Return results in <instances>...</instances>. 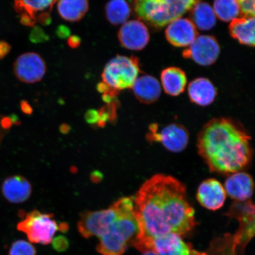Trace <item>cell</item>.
Listing matches in <instances>:
<instances>
[{
    "label": "cell",
    "instance_id": "d4e9b609",
    "mask_svg": "<svg viewBox=\"0 0 255 255\" xmlns=\"http://www.w3.org/2000/svg\"><path fill=\"white\" fill-rule=\"evenodd\" d=\"M213 7L217 17L226 22L237 18L241 11L237 0H215Z\"/></svg>",
    "mask_w": 255,
    "mask_h": 255
},
{
    "label": "cell",
    "instance_id": "8992f818",
    "mask_svg": "<svg viewBox=\"0 0 255 255\" xmlns=\"http://www.w3.org/2000/svg\"><path fill=\"white\" fill-rule=\"evenodd\" d=\"M146 139L151 142L161 143L169 151L180 152L187 147L189 134L186 128L179 124L172 123L162 127L153 124L149 127Z\"/></svg>",
    "mask_w": 255,
    "mask_h": 255
},
{
    "label": "cell",
    "instance_id": "8d00e7d4",
    "mask_svg": "<svg viewBox=\"0 0 255 255\" xmlns=\"http://www.w3.org/2000/svg\"><path fill=\"white\" fill-rule=\"evenodd\" d=\"M69 226L68 225V223L63 222L60 223L59 224V231L60 232L63 233V234H65V233L68 232L69 231Z\"/></svg>",
    "mask_w": 255,
    "mask_h": 255
},
{
    "label": "cell",
    "instance_id": "f1b7e54d",
    "mask_svg": "<svg viewBox=\"0 0 255 255\" xmlns=\"http://www.w3.org/2000/svg\"><path fill=\"white\" fill-rule=\"evenodd\" d=\"M242 14L246 17H255V0H237Z\"/></svg>",
    "mask_w": 255,
    "mask_h": 255
},
{
    "label": "cell",
    "instance_id": "f35d334b",
    "mask_svg": "<svg viewBox=\"0 0 255 255\" xmlns=\"http://www.w3.org/2000/svg\"><path fill=\"white\" fill-rule=\"evenodd\" d=\"M1 118L0 117V143H1V140H2V136H3V132L2 131V129H3L2 128V127L1 126Z\"/></svg>",
    "mask_w": 255,
    "mask_h": 255
},
{
    "label": "cell",
    "instance_id": "484cf974",
    "mask_svg": "<svg viewBox=\"0 0 255 255\" xmlns=\"http://www.w3.org/2000/svg\"><path fill=\"white\" fill-rule=\"evenodd\" d=\"M37 251L30 242L20 239L12 242L8 255H36Z\"/></svg>",
    "mask_w": 255,
    "mask_h": 255
},
{
    "label": "cell",
    "instance_id": "44dd1931",
    "mask_svg": "<svg viewBox=\"0 0 255 255\" xmlns=\"http://www.w3.org/2000/svg\"><path fill=\"white\" fill-rule=\"evenodd\" d=\"M57 5L60 17L70 22L82 20L89 7L88 0H59Z\"/></svg>",
    "mask_w": 255,
    "mask_h": 255
},
{
    "label": "cell",
    "instance_id": "5bb4252c",
    "mask_svg": "<svg viewBox=\"0 0 255 255\" xmlns=\"http://www.w3.org/2000/svg\"><path fill=\"white\" fill-rule=\"evenodd\" d=\"M224 188L226 193L236 202H245L253 196L254 183L250 174L239 171L229 175Z\"/></svg>",
    "mask_w": 255,
    "mask_h": 255
},
{
    "label": "cell",
    "instance_id": "277c9868",
    "mask_svg": "<svg viewBox=\"0 0 255 255\" xmlns=\"http://www.w3.org/2000/svg\"><path fill=\"white\" fill-rule=\"evenodd\" d=\"M139 72V62L136 57L118 55L105 65L101 77L108 87L120 92L132 88Z\"/></svg>",
    "mask_w": 255,
    "mask_h": 255
},
{
    "label": "cell",
    "instance_id": "6da1fadb",
    "mask_svg": "<svg viewBox=\"0 0 255 255\" xmlns=\"http://www.w3.org/2000/svg\"><path fill=\"white\" fill-rule=\"evenodd\" d=\"M133 202L139 233L131 246L137 250L170 232L189 234L197 225L186 186L170 175H153L139 188Z\"/></svg>",
    "mask_w": 255,
    "mask_h": 255
},
{
    "label": "cell",
    "instance_id": "30bf717a",
    "mask_svg": "<svg viewBox=\"0 0 255 255\" xmlns=\"http://www.w3.org/2000/svg\"><path fill=\"white\" fill-rule=\"evenodd\" d=\"M118 37L123 47L131 50H141L147 45L149 33L145 24L139 20L126 21L120 28Z\"/></svg>",
    "mask_w": 255,
    "mask_h": 255
},
{
    "label": "cell",
    "instance_id": "f546056e",
    "mask_svg": "<svg viewBox=\"0 0 255 255\" xmlns=\"http://www.w3.org/2000/svg\"><path fill=\"white\" fill-rule=\"evenodd\" d=\"M37 22L43 25H48L52 23V18L49 11H43L36 15Z\"/></svg>",
    "mask_w": 255,
    "mask_h": 255
},
{
    "label": "cell",
    "instance_id": "7c38bea8",
    "mask_svg": "<svg viewBox=\"0 0 255 255\" xmlns=\"http://www.w3.org/2000/svg\"><path fill=\"white\" fill-rule=\"evenodd\" d=\"M196 197L203 207L215 211L224 205L226 193L224 186L218 180L209 178L200 184Z\"/></svg>",
    "mask_w": 255,
    "mask_h": 255
},
{
    "label": "cell",
    "instance_id": "4316f807",
    "mask_svg": "<svg viewBox=\"0 0 255 255\" xmlns=\"http://www.w3.org/2000/svg\"><path fill=\"white\" fill-rule=\"evenodd\" d=\"M29 39L32 43L38 44L46 42L49 40V37L42 28L34 25L30 31Z\"/></svg>",
    "mask_w": 255,
    "mask_h": 255
},
{
    "label": "cell",
    "instance_id": "52a82bcc",
    "mask_svg": "<svg viewBox=\"0 0 255 255\" xmlns=\"http://www.w3.org/2000/svg\"><path fill=\"white\" fill-rule=\"evenodd\" d=\"M116 215V210L113 205L107 209L86 211L80 215L78 231L85 239L103 237L109 232Z\"/></svg>",
    "mask_w": 255,
    "mask_h": 255
},
{
    "label": "cell",
    "instance_id": "83f0119b",
    "mask_svg": "<svg viewBox=\"0 0 255 255\" xmlns=\"http://www.w3.org/2000/svg\"><path fill=\"white\" fill-rule=\"evenodd\" d=\"M52 242L53 250L57 253H65L68 250L70 247L69 240L65 236H57V237L53 238Z\"/></svg>",
    "mask_w": 255,
    "mask_h": 255
},
{
    "label": "cell",
    "instance_id": "1f68e13d",
    "mask_svg": "<svg viewBox=\"0 0 255 255\" xmlns=\"http://www.w3.org/2000/svg\"><path fill=\"white\" fill-rule=\"evenodd\" d=\"M86 120L90 124H98L99 113L98 111L95 110H89L85 116Z\"/></svg>",
    "mask_w": 255,
    "mask_h": 255
},
{
    "label": "cell",
    "instance_id": "836d02e7",
    "mask_svg": "<svg viewBox=\"0 0 255 255\" xmlns=\"http://www.w3.org/2000/svg\"><path fill=\"white\" fill-rule=\"evenodd\" d=\"M68 44L70 47L72 48V49H76V48H78L81 45V37L76 36V35L70 36L68 39Z\"/></svg>",
    "mask_w": 255,
    "mask_h": 255
},
{
    "label": "cell",
    "instance_id": "2e32d148",
    "mask_svg": "<svg viewBox=\"0 0 255 255\" xmlns=\"http://www.w3.org/2000/svg\"><path fill=\"white\" fill-rule=\"evenodd\" d=\"M31 184L21 175L6 178L1 186V193L9 203H22L29 198L31 194Z\"/></svg>",
    "mask_w": 255,
    "mask_h": 255
},
{
    "label": "cell",
    "instance_id": "ac0fdd59",
    "mask_svg": "<svg viewBox=\"0 0 255 255\" xmlns=\"http://www.w3.org/2000/svg\"><path fill=\"white\" fill-rule=\"evenodd\" d=\"M132 88L137 100L145 104L155 103L161 94L158 80L150 75H143L137 78Z\"/></svg>",
    "mask_w": 255,
    "mask_h": 255
},
{
    "label": "cell",
    "instance_id": "d590c367",
    "mask_svg": "<svg viewBox=\"0 0 255 255\" xmlns=\"http://www.w3.org/2000/svg\"><path fill=\"white\" fill-rule=\"evenodd\" d=\"M97 90L100 93L104 94L105 92L108 91V89L110 88L106 84H105L104 82H102L99 83L97 87Z\"/></svg>",
    "mask_w": 255,
    "mask_h": 255
},
{
    "label": "cell",
    "instance_id": "3957f363",
    "mask_svg": "<svg viewBox=\"0 0 255 255\" xmlns=\"http://www.w3.org/2000/svg\"><path fill=\"white\" fill-rule=\"evenodd\" d=\"M196 0H133L138 17L155 27H162L192 8Z\"/></svg>",
    "mask_w": 255,
    "mask_h": 255
},
{
    "label": "cell",
    "instance_id": "e575fe53",
    "mask_svg": "<svg viewBox=\"0 0 255 255\" xmlns=\"http://www.w3.org/2000/svg\"><path fill=\"white\" fill-rule=\"evenodd\" d=\"M21 111L26 114H30L33 111L30 104L27 101H22L20 103Z\"/></svg>",
    "mask_w": 255,
    "mask_h": 255
},
{
    "label": "cell",
    "instance_id": "9a60e30c",
    "mask_svg": "<svg viewBox=\"0 0 255 255\" xmlns=\"http://www.w3.org/2000/svg\"><path fill=\"white\" fill-rule=\"evenodd\" d=\"M191 248L180 235L173 232L152 240V250L158 255H194Z\"/></svg>",
    "mask_w": 255,
    "mask_h": 255
},
{
    "label": "cell",
    "instance_id": "74e56055",
    "mask_svg": "<svg viewBox=\"0 0 255 255\" xmlns=\"http://www.w3.org/2000/svg\"><path fill=\"white\" fill-rule=\"evenodd\" d=\"M142 255H158L154 250H148L142 253Z\"/></svg>",
    "mask_w": 255,
    "mask_h": 255
},
{
    "label": "cell",
    "instance_id": "4dcf8cb0",
    "mask_svg": "<svg viewBox=\"0 0 255 255\" xmlns=\"http://www.w3.org/2000/svg\"><path fill=\"white\" fill-rule=\"evenodd\" d=\"M56 33L60 39H65L71 36V31L66 25H60L57 28Z\"/></svg>",
    "mask_w": 255,
    "mask_h": 255
},
{
    "label": "cell",
    "instance_id": "603a6c76",
    "mask_svg": "<svg viewBox=\"0 0 255 255\" xmlns=\"http://www.w3.org/2000/svg\"><path fill=\"white\" fill-rule=\"evenodd\" d=\"M57 1V0H14V7L19 17L27 15L36 20L38 12L50 11Z\"/></svg>",
    "mask_w": 255,
    "mask_h": 255
},
{
    "label": "cell",
    "instance_id": "ba28073f",
    "mask_svg": "<svg viewBox=\"0 0 255 255\" xmlns=\"http://www.w3.org/2000/svg\"><path fill=\"white\" fill-rule=\"evenodd\" d=\"M13 69L14 75L19 81L25 84H34L44 78L46 65L39 54L27 52L16 59Z\"/></svg>",
    "mask_w": 255,
    "mask_h": 255
},
{
    "label": "cell",
    "instance_id": "8fae6325",
    "mask_svg": "<svg viewBox=\"0 0 255 255\" xmlns=\"http://www.w3.org/2000/svg\"><path fill=\"white\" fill-rule=\"evenodd\" d=\"M198 35L195 25L187 18H178L168 24L165 37L168 42L175 47L191 45Z\"/></svg>",
    "mask_w": 255,
    "mask_h": 255
},
{
    "label": "cell",
    "instance_id": "7402d4cb",
    "mask_svg": "<svg viewBox=\"0 0 255 255\" xmlns=\"http://www.w3.org/2000/svg\"><path fill=\"white\" fill-rule=\"evenodd\" d=\"M190 15L195 26L202 30H209L214 27L216 23V15L208 3L197 1L191 9Z\"/></svg>",
    "mask_w": 255,
    "mask_h": 255
},
{
    "label": "cell",
    "instance_id": "5b68a950",
    "mask_svg": "<svg viewBox=\"0 0 255 255\" xmlns=\"http://www.w3.org/2000/svg\"><path fill=\"white\" fill-rule=\"evenodd\" d=\"M17 229L24 233L31 243L47 245L52 242L54 236L59 230V225L52 213L33 210L18 223Z\"/></svg>",
    "mask_w": 255,
    "mask_h": 255
},
{
    "label": "cell",
    "instance_id": "9c48e42d",
    "mask_svg": "<svg viewBox=\"0 0 255 255\" xmlns=\"http://www.w3.org/2000/svg\"><path fill=\"white\" fill-rule=\"evenodd\" d=\"M221 52L218 41L215 37L207 35L197 37L189 47L183 52L184 58L193 60L201 66H210L214 63Z\"/></svg>",
    "mask_w": 255,
    "mask_h": 255
},
{
    "label": "cell",
    "instance_id": "4fadbf2b",
    "mask_svg": "<svg viewBox=\"0 0 255 255\" xmlns=\"http://www.w3.org/2000/svg\"><path fill=\"white\" fill-rule=\"evenodd\" d=\"M99 239L96 250L101 255H123L130 244V238L114 221L109 232Z\"/></svg>",
    "mask_w": 255,
    "mask_h": 255
},
{
    "label": "cell",
    "instance_id": "cb8c5ba5",
    "mask_svg": "<svg viewBox=\"0 0 255 255\" xmlns=\"http://www.w3.org/2000/svg\"><path fill=\"white\" fill-rule=\"evenodd\" d=\"M105 17L111 24L125 23L131 13V8L126 0H110L105 7Z\"/></svg>",
    "mask_w": 255,
    "mask_h": 255
},
{
    "label": "cell",
    "instance_id": "e0dca14e",
    "mask_svg": "<svg viewBox=\"0 0 255 255\" xmlns=\"http://www.w3.org/2000/svg\"><path fill=\"white\" fill-rule=\"evenodd\" d=\"M188 94L193 103L206 107L214 102L218 92L210 80L200 78L190 83Z\"/></svg>",
    "mask_w": 255,
    "mask_h": 255
},
{
    "label": "cell",
    "instance_id": "ffe728a7",
    "mask_svg": "<svg viewBox=\"0 0 255 255\" xmlns=\"http://www.w3.org/2000/svg\"><path fill=\"white\" fill-rule=\"evenodd\" d=\"M161 80L162 87L167 94L171 96L182 94L187 84L186 73L176 67L165 69L161 72Z\"/></svg>",
    "mask_w": 255,
    "mask_h": 255
},
{
    "label": "cell",
    "instance_id": "d6a6232c",
    "mask_svg": "<svg viewBox=\"0 0 255 255\" xmlns=\"http://www.w3.org/2000/svg\"><path fill=\"white\" fill-rule=\"evenodd\" d=\"M10 44L5 41H0V59H4L10 52Z\"/></svg>",
    "mask_w": 255,
    "mask_h": 255
},
{
    "label": "cell",
    "instance_id": "7a4b0ae2",
    "mask_svg": "<svg viewBox=\"0 0 255 255\" xmlns=\"http://www.w3.org/2000/svg\"><path fill=\"white\" fill-rule=\"evenodd\" d=\"M197 148L209 170L220 174L241 171L253 158L251 136L240 124L226 118L213 119L203 127Z\"/></svg>",
    "mask_w": 255,
    "mask_h": 255
},
{
    "label": "cell",
    "instance_id": "d6986e66",
    "mask_svg": "<svg viewBox=\"0 0 255 255\" xmlns=\"http://www.w3.org/2000/svg\"><path fill=\"white\" fill-rule=\"evenodd\" d=\"M229 32L239 42L249 46H255V17L235 18L229 25Z\"/></svg>",
    "mask_w": 255,
    "mask_h": 255
}]
</instances>
